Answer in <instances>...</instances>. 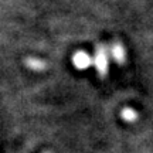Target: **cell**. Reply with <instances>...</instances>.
Segmentation results:
<instances>
[{
  "instance_id": "6da1fadb",
  "label": "cell",
  "mask_w": 153,
  "mask_h": 153,
  "mask_svg": "<svg viewBox=\"0 0 153 153\" xmlns=\"http://www.w3.org/2000/svg\"><path fill=\"white\" fill-rule=\"evenodd\" d=\"M109 57L111 53L108 47L104 44H98L95 47V53H94V67L98 72V75L101 78L108 75L109 71Z\"/></svg>"
},
{
  "instance_id": "7a4b0ae2",
  "label": "cell",
  "mask_w": 153,
  "mask_h": 153,
  "mask_svg": "<svg viewBox=\"0 0 153 153\" xmlns=\"http://www.w3.org/2000/svg\"><path fill=\"white\" fill-rule=\"evenodd\" d=\"M72 64L76 70H81V71L87 70L91 65H94V57H91L87 51L79 50V51H75L72 55Z\"/></svg>"
},
{
  "instance_id": "3957f363",
  "label": "cell",
  "mask_w": 153,
  "mask_h": 153,
  "mask_svg": "<svg viewBox=\"0 0 153 153\" xmlns=\"http://www.w3.org/2000/svg\"><path fill=\"white\" fill-rule=\"evenodd\" d=\"M109 53H111V57L114 58V61L116 64L122 65V64L126 62V50L122 45V43H119V41L112 43L109 47Z\"/></svg>"
},
{
  "instance_id": "277c9868",
  "label": "cell",
  "mask_w": 153,
  "mask_h": 153,
  "mask_svg": "<svg viewBox=\"0 0 153 153\" xmlns=\"http://www.w3.org/2000/svg\"><path fill=\"white\" fill-rule=\"evenodd\" d=\"M24 64L31 71H44V70H47V65H48L44 60L37 58V57H28L27 60L24 61Z\"/></svg>"
},
{
  "instance_id": "5b68a950",
  "label": "cell",
  "mask_w": 153,
  "mask_h": 153,
  "mask_svg": "<svg viewBox=\"0 0 153 153\" xmlns=\"http://www.w3.org/2000/svg\"><path fill=\"white\" fill-rule=\"evenodd\" d=\"M120 118L125 120V122H135V120H137L139 115H137V112L133 108L126 106V108H123V109L120 111Z\"/></svg>"
},
{
  "instance_id": "8992f818",
  "label": "cell",
  "mask_w": 153,
  "mask_h": 153,
  "mask_svg": "<svg viewBox=\"0 0 153 153\" xmlns=\"http://www.w3.org/2000/svg\"><path fill=\"white\" fill-rule=\"evenodd\" d=\"M44 153H50V152H44Z\"/></svg>"
}]
</instances>
